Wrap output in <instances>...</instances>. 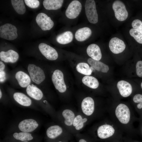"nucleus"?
I'll return each mask as SVG.
<instances>
[{
  "mask_svg": "<svg viewBox=\"0 0 142 142\" xmlns=\"http://www.w3.org/2000/svg\"><path fill=\"white\" fill-rule=\"evenodd\" d=\"M62 114L65 119L64 123L66 125L69 126L73 124L75 115L72 111L68 109H65L63 111Z\"/></svg>",
  "mask_w": 142,
  "mask_h": 142,
  "instance_id": "nucleus-28",
  "label": "nucleus"
},
{
  "mask_svg": "<svg viewBox=\"0 0 142 142\" xmlns=\"http://www.w3.org/2000/svg\"><path fill=\"white\" fill-rule=\"evenodd\" d=\"M12 4L15 11L18 14H23L25 13L26 8L23 0H12Z\"/></svg>",
  "mask_w": 142,
  "mask_h": 142,
  "instance_id": "nucleus-26",
  "label": "nucleus"
},
{
  "mask_svg": "<svg viewBox=\"0 0 142 142\" xmlns=\"http://www.w3.org/2000/svg\"><path fill=\"white\" fill-rule=\"evenodd\" d=\"M133 100L135 103H142V95L140 94L135 95L134 96Z\"/></svg>",
  "mask_w": 142,
  "mask_h": 142,
  "instance_id": "nucleus-34",
  "label": "nucleus"
},
{
  "mask_svg": "<svg viewBox=\"0 0 142 142\" xmlns=\"http://www.w3.org/2000/svg\"><path fill=\"white\" fill-rule=\"evenodd\" d=\"M15 78L20 86L23 88L27 87L31 82L28 75L22 71L18 72L16 74Z\"/></svg>",
  "mask_w": 142,
  "mask_h": 142,
  "instance_id": "nucleus-17",
  "label": "nucleus"
},
{
  "mask_svg": "<svg viewBox=\"0 0 142 142\" xmlns=\"http://www.w3.org/2000/svg\"><path fill=\"white\" fill-rule=\"evenodd\" d=\"M64 1L63 0H44L43 4L45 8L48 10H55L60 8Z\"/></svg>",
  "mask_w": 142,
  "mask_h": 142,
  "instance_id": "nucleus-20",
  "label": "nucleus"
},
{
  "mask_svg": "<svg viewBox=\"0 0 142 142\" xmlns=\"http://www.w3.org/2000/svg\"><path fill=\"white\" fill-rule=\"evenodd\" d=\"M115 113L116 117L121 123L126 124L129 122L130 112L126 105L123 104H119L116 108Z\"/></svg>",
  "mask_w": 142,
  "mask_h": 142,
  "instance_id": "nucleus-6",
  "label": "nucleus"
},
{
  "mask_svg": "<svg viewBox=\"0 0 142 142\" xmlns=\"http://www.w3.org/2000/svg\"><path fill=\"white\" fill-rule=\"evenodd\" d=\"M28 70L32 80L36 84H39L45 78V75L43 70L39 67L34 64H29Z\"/></svg>",
  "mask_w": 142,
  "mask_h": 142,
  "instance_id": "nucleus-3",
  "label": "nucleus"
},
{
  "mask_svg": "<svg viewBox=\"0 0 142 142\" xmlns=\"http://www.w3.org/2000/svg\"><path fill=\"white\" fill-rule=\"evenodd\" d=\"M109 47L113 53L118 54L124 50L126 45L123 40L117 37H114L111 38L109 42Z\"/></svg>",
  "mask_w": 142,
  "mask_h": 142,
  "instance_id": "nucleus-10",
  "label": "nucleus"
},
{
  "mask_svg": "<svg viewBox=\"0 0 142 142\" xmlns=\"http://www.w3.org/2000/svg\"><path fill=\"white\" fill-rule=\"evenodd\" d=\"M83 119L80 115H78L76 116L74 120L73 123V126H75L82 120Z\"/></svg>",
  "mask_w": 142,
  "mask_h": 142,
  "instance_id": "nucleus-35",
  "label": "nucleus"
},
{
  "mask_svg": "<svg viewBox=\"0 0 142 142\" xmlns=\"http://www.w3.org/2000/svg\"><path fill=\"white\" fill-rule=\"evenodd\" d=\"M13 97L17 102L22 105L28 106L31 104V99L22 93H15L13 94Z\"/></svg>",
  "mask_w": 142,
  "mask_h": 142,
  "instance_id": "nucleus-22",
  "label": "nucleus"
},
{
  "mask_svg": "<svg viewBox=\"0 0 142 142\" xmlns=\"http://www.w3.org/2000/svg\"><path fill=\"white\" fill-rule=\"evenodd\" d=\"M2 96V92L1 90H0V98L1 99Z\"/></svg>",
  "mask_w": 142,
  "mask_h": 142,
  "instance_id": "nucleus-42",
  "label": "nucleus"
},
{
  "mask_svg": "<svg viewBox=\"0 0 142 142\" xmlns=\"http://www.w3.org/2000/svg\"><path fill=\"white\" fill-rule=\"evenodd\" d=\"M141 88L142 89V82L141 83Z\"/></svg>",
  "mask_w": 142,
  "mask_h": 142,
  "instance_id": "nucleus-43",
  "label": "nucleus"
},
{
  "mask_svg": "<svg viewBox=\"0 0 142 142\" xmlns=\"http://www.w3.org/2000/svg\"><path fill=\"white\" fill-rule=\"evenodd\" d=\"M38 126V124L35 120L29 119L24 120L21 121L18 125V127L22 132L28 133L34 131Z\"/></svg>",
  "mask_w": 142,
  "mask_h": 142,
  "instance_id": "nucleus-11",
  "label": "nucleus"
},
{
  "mask_svg": "<svg viewBox=\"0 0 142 142\" xmlns=\"http://www.w3.org/2000/svg\"><path fill=\"white\" fill-rule=\"evenodd\" d=\"M131 25L133 28L142 31V22L140 20H134L132 23Z\"/></svg>",
  "mask_w": 142,
  "mask_h": 142,
  "instance_id": "nucleus-32",
  "label": "nucleus"
},
{
  "mask_svg": "<svg viewBox=\"0 0 142 142\" xmlns=\"http://www.w3.org/2000/svg\"><path fill=\"white\" fill-rule=\"evenodd\" d=\"M87 52L88 55L93 59L99 61L101 59L102 54L100 49L96 44L89 45L87 48Z\"/></svg>",
  "mask_w": 142,
  "mask_h": 142,
  "instance_id": "nucleus-16",
  "label": "nucleus"
},
{
  "mask_svg": "<svg viewBox=\"0 0 142 142\" xmlns=\"http://www.w3.org/2000/svg\"><path fill=\"white\" fill-rule=\"evenodd\" d=\"M85 8V14L89 21L93 24L97 23L98 21V16L95 1L86 0Z\"/></svg>",
  "mask_w": 142,
  "mask_h": 142,
  "instance_id": "nucleus-2",
  "label": "nucleus"
},
{
  "mask_svg": "<svg viewBox=\"0 0 142 142\" xmlns=\"http://www.w3.org/2000/svg\"><path fill=\"white\" fill-rule=\"evenodd\" d=\"M81 108L85 114L88 116L91 115L94 109V103L93 99L90 97L84 98L82 102Z\"/></svg>",
  "mask_w": 142,
  "mask_h": 142,
  "instance_id": "nucleus-12",
  "label": "nucleus"
},
{
  "mask_svg": "<svg viewBox=\"0 0 142 142\" xmlns=\"http://www.w3.org/2000/svg\"><path fill=\"white\" fill-rule=\"evenodd\" d=\"M17 29L15 26L6 23L0 27V37L8 40H13L18 37Z\"/></svg>",
  "mask_w": 142,
  "mask_h": 142,
  "instance_id": "nucleus-1",
  "label": "nucleus"
},
{
  "mask_svg": "<svg viewBox=\"0 0 142 142\" xmlns=\"http://www.w3.org/2000/svg\"><path fill=\"white\" fill-rule=\"evenodd\" d=\"M82 81L84 85L93 89L97 88L99 85L97 79L95 77L91 76H84L83 78Z\"/></svg>",
  "mask_w": 142,
  "mask_h": 142,
  "instance_id": "nucleus-25",
  "label": "nucleus"
},
{
  "mask_svg": "<svg viewBox=\"0 0 142 142\" xmlns=\"http://www.w3.org/2000/svg\"><path fill=\"white\" fill-rule=\"evenodd\" d=\"M82 8L81 3L77 0H74L69 4L65 14L70 19L76 18L80 13Z\"/></svg>",
  "mask_w": 142,
  "mask_h": 142,
  "instance_id": "nucleus-8",
  "label": "nucleus"
},
{
  "mask_svg": "<svg viewBox=\"0 0 142 142\" xmlns=\"http://www.w3.org/2000/svg\"><path fill=\"white\" fill-rule=\"evenodd\" d=\"M130 35L138 43L142 44V31L132 28L129 31Z\"/></svg>",
  "mask_w": 142,
  "mask_h": 142,
  "instance_id": "nucleus-30",
  "label": "nucleus"
},
{
  "mask_svg": "<svg viewBox=\"0 0 142 142\" xmlns=\"http://www.w3.org/2000/svg\"><path fill=\"white\" fill-rule=\"evenodd\" d=\"M136 72L139 77L142 78V61H138L136 65Z\"/></svg>",
  "mask_w": 142,
  "mask_h": 142,
  "instance_id": "nucleus-33",
  "label": "nucleus"
},
{
  "mask_svg": "<svg viewBox=\"0 0 142 142\" xmlns=\"http://www.w3.org/2000/svg\"><path fill=\"white\" fill-rule=\"evenodd\" d=\"M58 142H62L61 141H59Z\"/></svg>",
  "mask_w": 142,
  "mask_h": 142,
  "instance_id": "nucleus-45",
  "label": "nucleus"
},
{
  "mask_svg": "<svg viewBox=\"0 0 142 142\" xmlns=\"http://www.w3.org/2000/svg\"><path fill=\"white\" fill-rule=\"evenodd\" d=\"M6 79V73L3 71H0V81L1 82H3Z\"/></svg>",
  "mask_w": 142,
  "mask_h": 142,
  "instance_id": "nucleus-36",
  "label": "nucleus"
},
{
  "mask_svg": "<svg viewBox=\"0 0 142 142\" xmlns=\"http://www.w3.org/2000/svg\"><path fill=\"white\" fill-rule=\"evenodd\" d=\"M117 87L120 94L123 97L129 96L132 92L131 85L127 81L123 80L119 81L117 83Z\"/></svg>",
  "mask_w": 142,
  "mask_h": 142,
  "instance_id": "nucleus-15",
  "label": "nucleus"
},
{
  "mask_svg": "<svg viewBox=\"0 0 142 142\" xmlns=\"http://www.w3.org/2000/svg\"><path fill=\"white\" fill-rule=\"evenodd\" d=\"M87 61L89 64L98 71L106 73L109 70V67L107 65L99 61L90 58Z\"/></svg>",
  "mask_w": 142,
  "mask_h": 142,
  "instance_id": "nucleus-21",
  "label": "nucleus"
},
{
  "mask_svg": "<svg viewBox=\"0 0 142 142\" xmlns=\"http://www.w3.org/2000/svg\"><path fill=\"white\" fill-rule=\"evenodd\" d=\"M87 119L85 118L83 119L82 120L83 121L84 123L86 122L87 121Z\"/></svg>",
  "mask_w": 142,
  "mask_h": 142,
  "instance_id": "nucleus-41",
  "label": "nucleus"
},
{
  "mask_svg": "<svg viewBox=\"0 0 142 142\" xmlns=\"http://www.w3.org/2000/svg\"><path fill=\"white\" fill-rule=\"evenodd\" d=\"M62 132L61 128L58 125L52 126L47 130L46 134L47 136L51 139H54L60 135Z\"/></svg>",
  "mask_w": 142,
  "mask_h": 142,
  "instance_id": "nucleus-24",
  "label": "nucleus"
},
{
  "mask_svg": "<svg viewBox=\"0 0 142 142\" xmlns=\"http://www.w3.org/2000/svg\"><path fill=\"white\" fill-rule=\"evenodd\" d=\"M112 8L116 18L118 21H123L125 20L128 16V13L125 5L122 1L116 0L112 4Z\"/></svg>",
  "mask_w": 142,
  "mask_h": 142,
  "instance_id": "nucleus-4",
  "label": "nucleus"
},
{
  "mask_svg": "<svg viewBox=\"0 0 142 142\" xmlns=\"http://www.w3.org/2000/svg\"><path fill=\"white\" fill-rule=\"evenodd\" d=\"M5 68V65L2 62L0 61V71H3Z\"/></svg>",
  "mask_w": 142,
  "mask_h": 142,
  "instance_id": "nucleus-38",
  "label": "nucleus"
},
{
  "mask_svg": "<svg viewBox=\"0 0 142 142\" xmlns=\"http://www.w3.org/2000/svg\"><path fill=\"white\" fill-rule=\"evenodd\" d=\"M13 135L16 139L22 141L30 140L33 139L31 134L28 133H15L13 134Z\"/></svg>",
  "mask_w": 142,
  "mask_h": 142,
  "instance_id": "nucleus-29",
  "label": "nucleus"
},
{
  "mask_svg": "<svg viewBox=\"0 0 142 142\" xmlns=\"http://www.w3.org/2000/svg\"><path fill=\"white\" fill-rule=\"evenodd\" d=\"M36 21L38 26L43 31L50 30L54 25V23L50 17L44 13H39L36 18Z\"/></svg>",
  "mask_w": 142,
  "mask_h": 142,
  "instance_id": "nucleus-7",
  "label": "nucleus"
},
{
  "mask_svg": "<svg viewBox=\"0 0 142 142\" xmlns=\"http://www.w3.org/2000/svg\"><path fill=\"white\" fill-rule=\"evenodd\" d=\"M137 106L139 109H141L142 108V103H139L137 105Z\"/></svg>",
  "mask_w": 142,
  "mask_h": 142,
  "instance_id": "nucleus-39",
  "label": "nucleus"
},
{
  "mask_svg": "<svg viewBox=\"0 0 142 142\" xmlns=\"http://www.w3.org/2000/svg\"><path fill=\"white\" fill-rule=\"evenodd\" d=\"M24 2L27 6L33 8H37L40 4L39 1L37 0H24Z\"/></svg>",
  "mask_w": 142,
  "mask_h": 142,
  "instance_id": "nucleus-31",
  "label": "nucleus"
},
{
  "mask_svg": "<svg viewBox=\"0 0 142 142\" xmlns=\"http://www.w3.org/2000/svg\"><path fill=\"white\" fill-rule=\"evenodd\" d=\"M115 130L111 125L104 124L100 126L97 130V134L99 137L102 139L108 138L114 134Z\"/></svg>",
  "mask_w": 142,
  "mask_h": 142,
  "instance_id": "nucleus-13",
  "label": "nucleus"
},
{
  "mask_svg": "<svg viewBox=\"0 0 142 142\" xmlns=\"http://www.w3.org/2000/svg\"><path fill=\"white\" fill-rule=\"evenodd\" d=\"M73 38L72 33L70 31H67L58 35L56 37V40L59 44H65L71 42Z\"/></svg>",
  "mask_w": 142,
  "mask_h": 142,
  "instance_id": "nucleus-23",
  "label": "nucleus"
},
{
  "mask_svg": "<svg viewBox=\"0 0 142 142\" xmlns=\"http://www.w3.org/2000/svg\"><path fill=\"white\" fill-rule=\"evenodd\" d=\"M26 91L29 96L36 100H40L43 97V94L41 91L33 84L28 86Z\"/></svg>",
  "mask_w": 142,
  "mask_h": 142,
  "instance_id": "nucleus-18",
  "label": "nucleus"
},
{
  "mask_svg": "<svg viewBox=\"0 0 142 142\" xmlns=\"http://www.w3.org/2000/svg\"><path fill=\"white\" fill-rule=\"evenodd\" d=\"M92 33L91 29L88 27H85L78 29L75 32V37L79 41H84L89 38Z\"/></svg>",
  "mask_w": 142,
  "mask_h": 142,
  "instance_id": "nucleus-19",
  "label": "nucleus"
},
{
  "mask_svg": "<svg viewBox=\"0 0 142 142\" xmlns=\"http://www.w3.org/2000/svg\"><path fill=\"white\" fill-rule=\"evenodd\" d=\"M1 60L6 63H14L16 62L19 58L18 54L14 50L10 49L6 52L1 51L0 53Z\"/></svg>",
  "mask_w": 142,
  "mask_h": 142,
  "instance_id": "nucleus-14",
  "label": "nucleus"
},
{
  "mask_svg": "<svg viewBox=\"0 0 142 142\" xmlns=\"http://www.w3.org/2000/svg\"><path fill=\"white\" fill-rule=\"evenodd\" d=\"M52 79L53 84L56 88L60 93L65 92L67 87L64 82V75L60 70H55L52 75Z\"/></svg>",
  "mask_w": 142,
  "mask_h": 142,
  "instance_id": "nucleus-5",
  "label": "nucleus"
},
{
  "mask_svg": "<svg viewBox=\"0 0 142 142\" xmlns=\"http://www.w3.org/2000/svg\"><path fill=\"white\" fill-rule=\"evenodd\" d=\"M79 142H87V141L84 139H81L79 140Z\"/></svg>",
  "mask_w": 142,
  "mask_h": 142,
  "instance_id": "nucleus-40",
  "label": "nucleus"
},
{
  "mask_svg": "<svg viewBox=\"0 0 142 142\" xmlns=\"http://www.w3.org/2000/svg\"><path fill=\"white\" fill-rule=\"evenodd\" d=\"M76 69L78 72L87 75H90L92 72L88 64L84 62L78 63L77 65Z\"/></svg>",
  "mask_w": 142,
  "mask_h": 142,
  "instance_id": "nucleus-27",
  "label": "nucleus"
},
{
  "mask_svg": "<svg viewBox=\"0 0 142 142\" xmlns=\"http://www.w3.org/2000/svg\"><path fill=\"white\" fill-rule=\"evenodd\" d=\"M39 49L42 54L48 59L55 60L57 59L58 54L54 48L44 43H41L38 45Z\"/></svg>",
  "mask_w": 142,
  "mask_h": 142,
  "instance_id": "nucleus-9",
  "label": "nucleus"
},
{
  "mask_svg": "<svg viewBox=\"0 0 142 142\" xmlns=\"http://www.w3.org/2000/svg\"><path fill=\"white\" fill-rule=\"evenodd\" d=\"M83 120V119H82ZM82 120L78 124L75 126V129L78 130L81 129L83 126V122Z\"/></svg>",
  "mask_w": 142,
  "mask_h": 142,
  "instance_id": "nucleus-37",
  "label": "nucleus"
},
{
  "mask_svg": "<svg viewBox=\"0 0 142 142\" xmlns=\"http://www.w3.org/2000/svg\"><path fill=\"white\" fill-rule=\"evenodd\" d=\"M28 142L26 141H24V142Z\"/></svg>",
  "mask_w": 142,
  "mask_h": 142,
  "instance_id": "nucleus-44",
  "label": "nucleus"
}]
</instances>
